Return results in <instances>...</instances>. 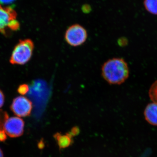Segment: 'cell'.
Masks as SVG:
<instances>
[{
	"label": "cell",
	"mask_w": 157,
	"mask_h": 157,
	"mask_svg": "<svg viewBox=\"0 0 157 157\" xmlns=\"http://www.w3.org/2000/svg\"><path fill=\"white\" fill-rule=\"evenodd\" d=\"M101 73L103 78L109 84H121L128 78V66L124 59H109L102 66Z\"/></svg>",
	"instance_id": "cell-1"
},
{
	"label": "cell",
	"mask_w": 157,
	"mask_h": 157,
	"mask_svg": "<svg viewBox=\"0 0 157 157\" xmlns=\"http://www.w3.org/2000/svg\"><path fill=\"white\" fill-rule=\"evenodd\" d=\"M34 48L33 42L30 39L20 40L11 54L10 63L13 65L25 64L30 60Z\"/></svg>",
	"instance_id": "cell-2"
},
{
	"label": "cell",
	"mask_w": 157,
	"mask_h": 157,
	"mask_svg": "<svg viewBox=\"0 0 157 157\" xmlns=\"http://www.w3.org/2000/svg\"><path fill=\"white\" fill-rule=\"evenodd\" d=\"M17 14L11 7H4L0 4V33L7 35L9 32L17 31L20 24Z\"/></svg>",
	"instance_id": "cell-3"
},
{
	"label": "cell",
	"mask_w": 157,
	"mask_h": 157,
	"mask_svg": "<svg viewBox=\"0 0 157 157\" xmlns=\"http://www.w3.org/2000/svg\"><path fill=\"white\" fill-rule=\"evenodd\" d=\"M87 38L88 33L86 29L78 24L70 26L64 34L66 42L73 47H78L83 45Z\"/></svg>",
	"instance_id": "cell-4"
},
{
	"label": "cell",
	"mask_w": 157,
	"mask_h": 157,
	"mask_svg": "<svg viewBox=\"0 0 157 157\" xmlns=\"http://www.w3.org/2000/svg\"><path fill=\"white\" fill-rule=\"evenodd\" d=\"M25 123L18 117H8L5 121L3 128L6 135L11 137H20L24 131Z\"/></svg>",
	"instance_id": "cell-5"
},
{
	"label": "cell",
	"mask_w": 157,
	"mask_h": 157,
	"mask_svg": "<svg viewBox=\"0 0 157 157\" xmlns=\"http://www.w3.org/2000/svg\"><path fill=\"white\" fill-rule=\"evenodd\" d=\"M11 109L17 116L26 117L30 115L33 109V104L27 98L23 96H18L12 101Z\"/></svg>",
	"instance_id": "cell-6"
},
{
	"label": "cell",
	"mask_w": 157,
	"mask_h": 157,
	"mask_svg": "<svg viewBox=\"0 0 157 157\" xmlns=\"http://www.w3.org/2000/svg\"><path fill=\"white\" fill-rule=\"evenodd\" d=\"M144 115L147 122L152 125L157 126V103L148 104L144 109Z\"/></svg>",
	"instance_id": "cell-7"
},
{
	"label": "cell",
	"mask_w": 157,
	"mask_h": 157,
	"mask_svg": "<svg viewBox=\"0 0 157 157\" xmlns=\"http://www.w3.org/2000/svg\"><path fill=\"white\" fill-rule=\"evenodd\" d=\"M53 137L56 140L60 150L67 148L73 143V137L70 132L65 134L57 132L54 135Z\"/></svg>",
	"instance_id": "cell-8"
},
{
	"label": "cell",
	"mask_w": 157,
	"mask_h": 157,
	"mask_svg": "<svg viewBox=\"0 0 157 157\" xmlns=\"http://www.w3.org/2000/svg\"><path fill=\"white\" fill-rule=\"evenodd\" d=\"M144 6L149 12L157 15V0H144Z\"/></svg>",
	"instance_id": "cell-9"
},
{
	"label": "cell",
	"mask_w": 157,
	"mask_h": 157,
	"mask_svg": "<svg viewBox=\"0 0 157 157\" xmlns=\"http://www.w3.org/2000/svg\"><path fill=\"white\" fill-rule=\"evenodd\" d=\"M149 95L153 102L157 103V80L151 86L149 91Z\"/></svg>",
	"instance_id": "cell-10"
},
{
	"label": "cell",
	"mask_w": 157,
	"mask_h": 157,
	"mask_svg": "<svg viewBox=\"0 0 157 157\" xmlns=\"http://www.w3.org/2000/svg\"><path fill=\"white\" fill-rule=\"evenodd\" d=\"M29 90V86L28 85L22 84L17 89V91L21 94L24 95L28 92Z\"/></svg>",
	"instance_id": "cell-11"
},
{
	"label": "cell",
	"mask_w": 157,
	"mask_h": 157,
	"mask_svg": "<svg viewBox=\"0 0 157 157\" xmlns=\"http://www.w3.org/2000/svg\"><path fill=\"white\" fill-rule=\"evenodd\" d=\"M82 11L84 14H89L92 11V8L89 4H84L82 6Z\"/></svg>",
	"instance_id": "cell-12"
},
{
	"label": "cell",
	"mask_w": 157,
	"mask_h": 157,
	"mask_svg": "<svg viewBox=\"0 0 157 157\" xmlns=\"http://www.w3.org/2000/svg\"><path fill=\"white\" fill-rule=\"evenodd\" d=\"M69 132H70V134L73 137L78 135V133H79V129L78 127H73V128L71 129V131Z\"/></svg>",
	"instance_id": "cell-13"
},
{
	"label": "cell",
	"mask_w": 157,
	"mask_h": 157,
	"mask_svg": "<svg viewBox=\"0 0 157 157\" xmlns=\"http://www.w3.org/2000/svg\"><path fill=\"white\" fill-rule=\"evenodd\" d=\"M7 139L6 132L4 130H0V141H4Z\"/></svg>",
	"instance_id": "cell-14"
},
{
	"label": "cell",
	"mask_w": 157,
	"mask_h": 157,
	"mask_svg": "<svg viewBox=\"0 0 157 157\" xmlns=\"http://www.w3.org/2000/svg\"><path fill=\"white\" fill-rule=\"evenodd\" d=\"M5 102V96L2 91L0 90V108L4 105Z\"/></svg>",
	"instance_id": "cell-15"
},
{
	"label": "cell",
	"mask_w": 157,
	"mask_h": 157,
	"mask_svg": "<svg viewBox=\"0 0 157 157\" xmlns=\"http://www.w3.org/2000/svg\"><path fill=\"white\" fill-rule=\"evenodd\" d=\"M15 0H0V3L4 4H9L14 2Z\"/></svg>",
	"instance_id": "cell-16"
},
{
	"label": "cell",
	"mask_w": 157,
	"mask_h": 157,
	"mask_svg": "<svg viewBox=\"0 0 157 157\" xmlns=\"http://www.w3.org/2000/svg\"><path fill=\"white\" fill-rule=\"evenodd\" d=\"M0 157H4L2 151L0 148Z\"/></svg>",
	"instance_id": "cell-17"
}]
</instances>
